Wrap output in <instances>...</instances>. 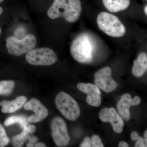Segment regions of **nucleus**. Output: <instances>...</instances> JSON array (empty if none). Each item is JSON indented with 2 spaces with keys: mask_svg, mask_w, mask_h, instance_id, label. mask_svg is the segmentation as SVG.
<instances>
[{
  "mask_svg": "<svg viewBox=\"0 0 147 147\" xmlns=\"http://www.w3.org/2000/svg\"><path fill=\"white\" fill-rule=\"evenodd\" d=\"M82 11L80 0H54L47 14L52 19L63 17L67 22L73 23L78 20Z\"/></svg>",
  "mask_w": 147,
  "mask_h": 147,
  "instance_id": "1",
  "label": "nucleus"
},
{
  "mask_svg": "<svg viewBox=\"0 0 147 147\" xmlns=\"http://www.w3.org/2000/svg\"><path fill=\"white\" fill-rule=\"evenodd\" d=\"M94 46L89 36L86 33L78 35L73 40L70 46V53L78 62L87 63L92 61Z\"/></svg>",
  "mask_w": 147,
  "mask_h": 147,
  "instance_id": "2",
  "label": "nucleus"
},
{
  "mask_svg": "<svg viewBox=\"0 0 147 147\" xmlns=\"http://www.w3.org/2000/svg\"><path fill=\"white\" fill-rule=\"evenodd\" d=\"M97 23L99 29L109 36L121 37L126 32V29L117 16L106 12L98 14Z\"/></svg>",
  "mask_w": 147,
  "mask_h": 147,
  "instance_id": "3",
  "label": "nucleus"
},
{
  "mask_svg": "<svg viewBox=\"0 0 147 147\" xmlns=\"http://www.w3.org/2000/svg\"><path fill=\"white\" fill-rule=\"evenodd\" d=\"M55 104L61 114L69 120L76 121L80 116L81 111L78 103L66 93H59L55 98Z\"/></svg>",
  "mask_w": 147,
  "mask_h": 147,
  "instance_id": "4",
  "label": "nucleus"
},
{
  "mask_svg": "<svg viewBox=\"0 0 147 147\" xmlns=\"http://www.w3.org/2000/svg\"><path fill=\"white\" fill-rule=\"evenodd\" d=\"M36 44V38L30 34L27 35L21 39L15 37H9L6 41L8 53L18 57L28 53L34 48Z\"/></svg>",
  "mask_w": 147,
  "mask_h": 147,
  "instance_id": "5",
  "label": "nucleus"
},
{
  "mask_svg": "<svg viewBox=\"0 0 147 147\" xmlns=\"http://www.w3.org/2000/svg\"><path fill=\"white\" fill-rule=\"evenodd\" d=\"M27 62L34 65H50L57 60V56L52 49L41 47L33 49L26 56Z\"/></svg>",
  "mask_w": 147,
  "mask_h": 147,
  "instance_id": "6",
  "label": "nucleus"
},
{
  "mask_svg": "<svg viewBox=\"0 0 147 147\" xmlns=\"http://www.w3.org/2000/svg\"><path fill=\"white\" fill-rule=\"evenodd\" d=\"M51 127L52 137L56 145L59 147L67 146L70 138L64 121L59 117H56L52 121Z\"/></svg>",
  "mask_w": 147,
  "mask_h": 147,
  "instance_id": "7",
  "label": "nucleus"
},
{
  "mask_svg": "<svg viewBox=\"0 0 147 147\" xmlns=\"http://www.w3.org/2000/svg\"><path fill=\"white\" fill-rule=\"evenodd\" d=\"M111 75L112 70L109 67H105L98 70L94 74L96 86L106 92L114 91L117 87V84Z\"/></svg>",
  "mask_w": 147,
  "mask_h": 147,
  "instance_id": "8",
  "label": "nucleus"
},
{
  "mask_svg": "<svg viewBox=\"0 0 147 147\" xmlns=\"http://www.w3.org/2000/svg\"><path fill=\"white\" fill-rule=\"evenodd\" d=\"M99 117L103 122L110 123L116 133L119 134L122 132L124 123L123 119L115 108H103L99 113Z\"/></svg>",
  "mask_w": 147,
  "mask_h": 147,
  "instance_id": "9",
  "label": "nucleus"
},
{
  "mask_svg": "<svg viewBox=\"0 0 147 147\" xmlns=\"http://www.w3.org/2000/svg\"><path fill=\"white\" fill-rule=\"evenodd\" d=\"M25 110H30L34 112V115L31 116L28 119L30 123H38L42 121L48 115V111L46 107L36 98H32L24 104Z\"/></svg>",
  "mask_w": 147,
  "mask_h": 147,
  "instance_id": "10",
  "label": "nucleus"
},
{
  "mask_svg": "<svg viewBox=\"0 0 147 147\" xmlns=\"http://www.w3.org/2000/svg\"><path fill=\"white\" fill-rule=\"evenodd\" d=\"M141 101L139 96H135L132 99L131 96L129 94H123L117 105L119 114L121 117L124 120H129L130 118L129 108L132 105H139Z\"/></svg>",
  "mask_w": 147,
  "mask_h": 147,
  "instance_id": "11",
  "label": "nucleus"
},
{
  "mask_svg": "<svg viewBox=\"0 0 147 147\" xmlns=\"http://www.w3.org/2000/svg\"><path fill=\"white\" fill-rule=\"evenodd\" d=\"M27 98L26 96H18L13 100H3L0 102V106L2 107L1 111L3 113H14L21 109L27 102Z\"/></svg>",
  "mask_w": 147,
  "mask_h": 147,
  "instance_id": "12",
  "label": "nucleus"
},
{
  "mask_svg": "<svg viewBox=\"0 0 147 147\" xmlns=\"http://www.w3.org/2000/svg\"><path fill=\"white\" fill-rule=\"evenodd\" d=\"M147 70V56L146 53L139 54L137 59L133 62L132 68V74L137 77H141Z\"/></svg>",
  "mask_w": 147,
  "mask_h": 147,
  "instance_id": "13",
  "label": "nucleus"
},
{
  "mask_svg": "<svg viewBox=\"0 0 147 147\" xmlns=\"http://www.w3.org/2000/svg\"><path fill=\"white\" fill-rule=\"evenodd\" d=\"M105 8L113 13L125 10L130 5V0H102Z\"/></svg>",
  "mask_w": 147,
  "mask_h": 147,
  "instance_id": "14",
  "label": "nucleus"
},
{
  "mask_svg": "<svg viewBox=\"0 0 147 147\" xmlns=\"http://www.w3.org/2000/svg\"><path fill=\"white\" fill-rule=\"evenodd\" d=\"M30 133L28 129V126L23 128L21 134L14 136L12 139V143L14 147H21L24 146L25 142L28 141Z\"/></svg>",
  "mask_w": 147,
  "mask_h": 147,
  "instance_id": "15",
  "label": "nucleus"
},
{
  "mask_svg": "<svg viewBox=\"0 0 147 147\" xmlns=\"http://www.w3.org/2000/svg\"><path fill=\"white\" fill-rule=\"evenodd\" d=\"M77 88L80 91L84 93L88 94H101L99 88L97 86L90 83H79L77 85Z\"/></svg>",
  "mask_w": 147,
  "mask_h": 147,
  "instance_id": "16",
  "label": "nucleus"
},
{
  "mask_svg": "<svg viewBox=\"0 0 147 147\" xmlns=\"http://www.w3.org/2000/svg\"><path fill=\"white\" fill-rule=\"evenodd\" d=\"M15 123L19 124L23 128L25 127L28 126V121L26 118L23 116H11L7 119L4 122V125L6 126Z\"/></svg>",
  "mask_w": 147,
  "mask_h": 147,
  "instance_id": "17",
  "label": "nucleus"
},
{
  "mask_svg": "<svg viewBox=\"0 0 147 147\" xmlns=\"http://www.w3.org/2000/svg\"><path fill=\"white\" fill-rule=\"evenodd\" d=\"M15 83L11 80H5L0 82V95H10L13 91Z\"/></svg>",
  "mask_w": 147,
  "mask_h": 147,
  "instance_id": "18",
  "label": "nucleus"
},
{
  "mask_svg": "<svg viewBox=\"0 0 147 147\" xmlns=\"http://www.w3.org/2000/svg\"><path fill=\"white\" fill-rule=\"evenodd\" d=\"M101 98L99 95L88 94L87 96V103L94 107H98L101 104Z\"/></svg>",
  "mask_w": 147,
  "mask_h": 147,
  "instance_id": "19",
  "label": "nucleus"
},
{
  "mask_svg": "<svg viewBox=\"0 0 147 147\" xmlns=\"http://www.w3.org/2000/svg\"><path fill=\"white\" fill-rule=\"evenodd\" d=\"M9 142V139L7 137L5 129L0 124V147L5 146Z\"/></svg>",
  "mask_w": 147,
  "mask_h": 147,
  "instance_id": "20",
  "label": "nucleus"
},
{
  "mask_svg": "<svg viewBox=\"0 0 147 147\" xmlns=\"http://www.w3.org/2000/svg\"><path fill=\"white\" fill-rule=\"evenodd\" d=\"M92 147H103L104 145L102 144V141L100 137L97 135H94L92 137Z\"/></svg>",
  "mask_w": 147,
  "mask_h": 147,
  "instance_id": "21",
  "label": "nucleus"
},
{
  "mask_svg": "<svg viewBox=\"0 0 147 147\" xmlns=\"http://www.w3.org/2000/svg\"><path fill=\"white\" fill-rule=\"evenodd\" d=\"M38 138L37 137L34 136V135H31V134H30L28 140V142L26 144V146L28 147H34L35 145L38 142Z\"/></svg>",
  "mask_w": 147,
  "mask_h": 147,
  "instance_id": "22",
  "label": "nucleus"
},
{
  "mask_svg": "<svg viewBox=\"0 0 147 147\" xmlns=\"http://www.w3.org/2000/svg\"><path fill=\"white\" fill-rule=\"evenodd\" d=\"M81 147H91V142L89 137H86L84 138V141L80 145Z\"/></svg>",
  "mask_w": 147,
  "mask_h": 147,
  "instance_id": "23",
  "label": "nucleus"
},
{
  "mask_svg": "<svg viewBox=\"0 0 147 147\" xmlns=\"http://www.w3.org/2000/svg\"><path fill=\"white\" fill-rule=\"evenodd\" d=\"M135 147H145L144 140L142 137H139V139L136 141Z\"/></svg>",
  "mask_w": 147,
  "mask_h": 147,
  "instance_id": "24",
  "label": "nucleus"
},
{
  "mask_svg": "<svg viewBox=\"0 0 147 147\" xmlns=\"http://www.w3.org/2000/svg\"><path fill=\"white\" fill-rule=\"evenodd\" d=\"M139 134L137 131H134L131 132V138L132 141H137L139 139Z\"/></svg>",
  "mask_w": 147,
  "mask_h": 147,
  "instance_id": "25",
  "label": "nucleus"
},
{
  "mask_svg": "<svg viewBox=\"0 0 147 147\" xmlns=\"http://www.w3.org/2000/svg\"><path fill=\"white\" fill-rule=\"evenodd\" d=\"M28 128L29 132L31 134L34 133L36 130V127L34 125H32L28 126Z\"/></svg>",
  "mask_w": 147,
  "mask_h": 147,
  "instance_id": "26",
  "label": "nucleus"
},
{
  "mask_svg": "<svg viewBox=\"0 0 147 147\" xmlns=\"http://www.w3.org/2000/svg\"><path fill=\"white\" fill-rule=\"evenodd\" d=\"M119 147H128L129 145L126 142H121L119 144Z\"/></svg>",
  "mask_w": 147,
  "mask_h": 147,
  "instance_id": "27",
  "label": "nucleus"
},
{
  "mask_svg": "<svg viewBox=\"0 0 147 147\" xmlns=\"http://www.w3.org/2000/svg\"><path fill=\"white\" fill-rule=\"evenodd\" d=\"M34 147H46V146L42 142H39V143H37L35 145Z\"/></svg>",
  "mask_w": 147,
  "mask_h": 147,
  "instance_id": "28",
  "label": "nucleus"
},
{
  "mask_svg": "<svg viewBox=\"0 0 147 147\" xmlns=\"http://www.w3.org/2000/svg\"><path fill=\"white\" fill-rule=\"evenodd\" d=\"M144 140L145 147H147V130H146L144 133Z\"/></svg>",
  "mask_w": 147,
  "mask_h": 147,
  "instance_id": "29",
  "label": "nucleus"
},
{
  "mask_svg": "<svg viewBox=\"0 0 147 147\" xmlns=\"http://www.w3.org/2000/svg\"><path fill=\"white\" fill-rule=\"evenodd\" d=\"M3 9L1 7H0V15L1 14V13H3ZM1 28H0V35L1 34Z\"/></svg>",
  "mask_w": 147,
  "mask_h": 147,
  "instance_id": "30",
  "label": "nucleus"
},
{
  "mask_svg": "<svg viewBox=\"0 0 147 147\" xmlns=\"http://www.w3.org/2000/svg\"><path fill=\"white\" fill-rule=\"evenodd\" d=\"M144 11H145V14H146V15H147V5H146V6H145V8H144Z\"/></svg>",
  "mask_w": 147,
  "mask_h": 147,
  "instance_id": "31",
  "label": "nucleus"
},
{
  "mask_svg": "<svg viewBox=\"0 0 147 147\" xmlns=\"http://www.w3.org/2000/svg\"><path fill=\"white\" fill-rule=\"evenodd\" d=\"M4 0H0V3H2Z\"/></svg>",
  "mask_w": 147,
  "mask_h": 147,
  "instance_id": "32",
  "label": "nucleus"
},
{
  "mask_svg": "<svg viewBox=\"0 0 147 147\" xmlns=\"http://www.w3.org/2000/svg\"><path fill=\"white\" fill-rule=\"evenodd\" d=\"M146 1H147V0H146Z\"/></svg>",
  "mask_w": 147,
  "mask_h": 147,
  "instance_id": "33",
  "label": "nucleus"
}]
</instances>
